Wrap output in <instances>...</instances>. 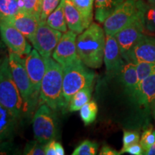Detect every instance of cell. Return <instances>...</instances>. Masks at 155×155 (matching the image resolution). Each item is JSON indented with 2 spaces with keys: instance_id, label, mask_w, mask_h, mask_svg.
<instances>
[{
  "instance_id": "obj_12",
  "label": "cell",
  "mask_w": 155,
  "mask_h": 155,
  "mask_svg": "<svg viewBox=\"0 0 155 155\" xmlns=\"http://www.w3.org/2000/svg\"><path fill=\"white\" fill-rule=\"evenodd\" d=\"M0 35L9 50L17 55H28L32 50L26 37L13 25L4 21H0Z\"/></svg>"
},
{
  "instance_id": "obj_23",
  "label": "cell",
  "mask_w": 155,
  "mask_h": 155,
  "mask_svg": "<svg viewBox=\"0 0 155 155\" xmlns=\"http://www.w3.org/2000/svg\"><path fill=\"white\" fill-rule=\"evenodd\" d=\"M82 17L85 29L92 23L94 0H71Z\"/></svg>"
},
{
  "instance_id": "obj_21",
  "label": "cell",
  "mask_w": 155,
  "mask_h": 155,
  "mask_svg": "<svg viewBox=\"0 0 155 155\" xmlns=\"http://www.w3.org/2000/svg\"><path fill=\"white\" fill-rule=\"evenodd\" d=\"M64 2L65 0H61L56 9L46 19V22L50 27L61 31V32H65L68 31L67 23L64 14Z\"/></svg>"
},
{
  "instance_id": "obj_19",
  "label": "cell",
  "mask_w": 155,
  "mask_h": 155,
  "mask_svg": "<svg viewBox=\"0 0 155 155\" xmlns=\"http://www.w3.org/2000/svg\"><path fill=\"white\" fill-rule=\"evenodd\" d=\"M17 121L16 116L0 104V143L13 134Z\"/></svg>"
},
{
  "instance_id": "obj_14",
  "label": "cell",
  "mask_w": 155,
  "mask_h": 155,
  "mask_svg": "<svg viewBox=\"0 0 155 155\" xmlns=\"http://www.w3.org/2000/svg\"><path fill=\"white\" fill-rule=\"evenodd\" d=\"M126 62H155V38L144 35L124 58Z\"/></svg>"
},
{
  "instance_id": "obj_5",
  "label": "cell",
  "mask_w": 155,
  "mask_h": 155,
  "mask_svg": "<svg viewBox=\"0 0 155 155\" xmlns=\"http://www.w3.org/2000/svg\"><path fill=\"white\" fill-rule=\"evenodd\" d=\"M146 6L144 0H125L103 23L106 35L117 33L142 15Z\"/></svg>"
},
{
  "instance_id": "obj_24",
  "label": "cell",
  "mask_w": 155,
  "mask_h": 155,
  "mask_svg": "<svg viewBox=\"0 0 155 155\" xmlns=\"http://www.w3.org/2000/svg\"><path fill=\"white\" fill-rule=\"evenodd\" d=\"M20 10L18 0H0V21H6Z\"/></svg>"
},
{
  "instance_id": "obj_32",
  "label": "cell",
  "mask_w": 155,
  "mask_h": 155,
  "mask_svg": "<svg viewBox=\"0 0 155 155\" xmlns=\"http://www.w3.org/2000/svg\"><path fill=\"white\" fill-rule=\"evenodd\" d=\"M61 0H42L40 21H46L48 17L56 9Z\"/></svg>"
},
{
  "instance_id": "obj_27",
  "label": "cell",
  "mask_w": 155,
  "mask_h": 155,
  "mask_svg": "<svg viewBox=\"0 0 155 155\" xmlns=\"http://www.w3.org/2000/svg\"><path fill=\"white\" fill-rule=\"evenodd\" d=\"M98 150V144L90 140H85L75 149L73 155H95Z\"/></svg>"
},
{
  "instance_id": "obj_28",
  "label": "cell",
  "mask_w": 155,
  "mask_h": 155,
  "mask_svg": "<svg viewBox=\"0 0 155 155\" xmlns=\"http://www.w3.org/2000/svg\"><path fill=\"white\" fill-rule=\"evenodd\" d=\"M139 78V84L144 79L155 73V62H139L135 64Z\"/></svg>"
},
{
  "instance_id": "obj_11",
  "label": "cell",
  "mask_w": 155,
  "mask_h": 155,
  "mask_svg": "<svg viewBox=\"0 0 155 155\" xmlns=\"http://www.w3.org/2000/svg\"><path fill=\"white\" fill-rule=\"evenodd\" d=\"M25 63L32 85L34 100L38 104V100L40 98L42 81L45 73V63L44 58L35 48L27 55Z\"/></svg>"
},
{
  "instance_id": "obj_38",
  "label": "cell",
  "mask_w": 155,
  "mask_h": 155,
  "mask_svg": "<svg viewBox=\"0 0 155 155\" xmlns=\"http://www.w3.org/2000/svg\"><path fill=\"white\" fill-rule=\"evenodd\" d=\"M144 155H155V142L147 150L144 151Z\"/></svg>"
},
{
  "instance_id": "obj_26",
  "label": "cell",
  "mask_w": 155,
  "mask_h": 155,
  "mask_svg": "<svg viewBox=\"0 0 155 155\" xmlns=\"http://www.w3.org/2000/svg\"><path fill=\"white\" fill-rule=\"evenodd\" d=\"M98 105L94 101H90L80 109V116L85 125L92 124L96 119Z\"/></svg>"
},
{
  "instance_id": "obj_41",
  "label": "cell",
  "mask_w": 155,
  "mask_h": 155,
  "mask_svg": "<svg viewBox=\"0 0 155 155\" xmlns=\"http://www.w3.org/2000/svg\"><path fill=\"white\" fill-rule=\"evenodd\" d=\"M1 62H2V60H0V64H1Z\"/></svg>"
},
{
  "instance_id": "obj_33",
  "label": "cell",
  "mask_w": 155,
  "mask_h": 155,
  "mask_svg": "<svg viewBox=\"0 0 155 155\" xmlns=\"http://www.w3.org/2000/svg\"><path fill=\"white\" fill-rule=\"evenodd\" d=\"M140 137V134L138 131L124 130V131L123 147H122V149H125L131 144L139 142Z\"/></svg>"
},
{
  "instance_id": "obj_36",
  "label": "cell",
  "mask_w": 155,
  "mask_h": 155,
  "mask_svg": "<svg viewBox=\"0 0 155 155\" xmlns=\"http://www.w3.org/2000/svg\"><path fill=\"white\" fill-rule=\"evenodd\" d=\"M99 154L101 155H120L121 154V152H118L111 147L108 146H104L100 151Z\"/></svg>"
},
{
  "instance_id": "obj_9",
  "label": "cell",
  "mask_w": 155,
  "mask_h": 155,
  "mask_svg": "<svg viewBox=\"0 0 155 155\" xmlns=\"http://www.w3.org/2000/svg\"><path fill=\"white\" fill-rule=\"evenodd\" d=\"M77 37L78 34L71 30L63 32L54 50L52 57L63 68L81 61L77 52Z\"/></svg>"
},
{
  "instance_id": "obj_3",
  "label": "cell",
  "mask_w": 155,
  "mask_h": 155,
  "mask_svg": "<svg viewBox=\"0 0 155 155\" xmlns=\"http://www.w3.org/2000/svg\"><path fill=\"white\" fill-rule=\"evenodd\" d=\"M0 104L10 111L18 120L25 112L24 102L13 79L7 56L2 60L0 64Z\"/></svg>"
},
{
  "instance_id": "obj_22",
  "label": "cell",
  "mask_w": 155,
  "mask_h": 155,
  "mask_svg": "<svg viewBox=\"0 0 155 155\" xmlns=\"http://www.w3.org/2000/svg\"><path fill=\"white\" fill-rule=\"evenodd\" d=\"M93 86L86 87L78 91L73 95L70 101L68 110L71 112L80 111L85 104L89 102L91 98Z\"/></svg>"
},
{
  "instance_id": "obj_16",
  "label": "cell",
  "mask_w": 155,
  "mask_h": 155,
  "mask_svg": "<svg viewBox=\"0 0 155 155\" xmlns=\"http://www.w3.org/2000/svg\"><path fill=\"white\" fill-rule=\"evenodd\" d=\"M117 76H119L127 94L134 98L139 86V78L135 64L126 62Z\"/></svg>"
},
{
  "instance_id": "obj_15",
  "label": "cell",
  "mask_w": 155,
  "mask_h": 155,
  "mask_svg": "<svg viewBox=\"0 0 155 155\" xmlns=\"http://www.w3.org/2000/svg\"><path fill=\"white\" fill-rule=\"evenodd\" d=\"M40 19L24 10H19L16 15L4 21L17 28L30 41L40 23Z\"/></svg>"
},
{
  "instance_id": "obj_39",
  "label": "cell",
  "mask_w": 155,
  "mask_h": 155,
  "mask_svg": "<svg viewBox=\"0 0 155 155\" xmlns=\"http://www.w3.org/2000/svg\"><path fill=\"white\" fill-rule=\"evenodd\" d=\"M152 105V109H153V115H154V118L155 120V98H154V101H153Z\"/></svg>"
},
{
  "instance_id": "obj_7",
  "label": "cell",
  "mask_w": 155,
  "mask_h": 155,
  "mask_svg": "<svg viewBox=\"0 0 155 155\" xmlns=\"http://www.w3.org/2000/svg\"><path fill=\"white\" fill-rule=\"evenodd\" d=\"M35 139L42 144L53 140L58 135V120L55 111L46 104H42L32 119Z\"/></svg>"
},
{
  "instance_id": "obj_8",
  "label": "cell",
  "mask_w": 155,
  "mask_h": 155,
  "mask_svg": "<svg viewBox=\"0 0 155 155\" xmlns=\"http://www.w3.org/2000/svg\"><path fill=\"white\" fill-rule=\"evenodd\" d=\"M62 35L61 31L50 27L46 21H40L35 33L30 42L42 58H48L53 55Z\"/></svg>"
},
{
  "instance_id": "obj_34",
  "label": "cell",
  "mask_w": 155,
  "mask_h": 155,
  "mask_svg": "<svg viewBox=\"0 0 155 155\" xmlns=\"http://www.w3.org/2000/svg\"><path fill=\"white\" fill-rule=\"evenodd\" d=\"M120 152H121V154L129 153V154L134 155H143L144 154V149L141 147L140 143L138 142L136 143V144H131L125 149H121Z\"/></svg>"
},
{
  "instance_id": "obj_18",
  "label": "cell",
  "mask_w": 155,
  "mask_h": 155,
  "mask_svg": "<svg viewBox=\"0 0 155 155\" xmlns=\"http://www.w3.org/2000/svg\"><path fill=\"white\" fill-rule=\"evenodd\" d=\"M64 14L69 30L81 34L85 30L83 26L82 17L71 0H65L64 2Z\"/></svg>"
},
{
  "instance_id": "obj_10",
  "label": "cell",
  "mask_w": 155,
  "mask_h": 155,
  "mask_svg": "<svg viewBox=\"0 0 155 155\" xmlns=\"http://www.w3.org/2000/svg\"><path fill=\"white\" fill-rule=\"evenodd\" d=\"M142 16L143 14L114 35L124 59L145 33Z\"/></svg>"
},
{
  "instance_id": "obj_6",
  "label": "cell",
  "mask_w": 155,
  "mask_h": 155,
  "mask_svg": "<svg viewBox=\"0 0 155 155\" xmlns=\"http://www.w3.org/2000/svg\"><path fill=\"white\" fill-rule=\"evenodd\" d=\"M9 64L10 66L13 79L16 83L25 105V111H33L37 105L35 101L32 85L25 67V59L20 55L9 52Z\"/></svg>"
},
{
  "instance_id": "obj_20",
  "label": "cell",
  "mask_w": 155,
  "mask_h": 155,
  "mask_svg": "<svg viewBox=\"0 0 155 155\" xmlns=\"http://www.w3.org/2000/svg\"><path fill=\"white\" fill-rule=\"evenodd\" d=\"M125 0H94L95 18L99 23H104L106 19Z\"/></svg>"
},
{
  "instance_id": "obj_1",
  "label": "cell",
  "mask_w": 155,
  "mask_h": 155,
  "mask_svg": "<svg viewBox=\"0 0 155 155\" xmlns=\"http://www.w3.org/2000/svg\"><path fill=\"white\" fill-rule=\"evenodd\" d=\"M106 33L97 23L92 22L76 40L78 55L86 66L99 68L104 62Z\"/></svg>"
},
{
  "instance_id": "obj_35",
  "label": "cell",
  "mask_w": 155,
  "mask_h": 155,
  "mask_svg": "<svg viewBox=\"0 0 155 155\" xmlns=\"http://www.w3.org/2000/svg\"><path fill=\"white\" fill-rule=\"evenodd\" d=\"M55 140H51L48 141L45 144V155H56L55 153Z\"/></svg>"
},
{
  "instance_id": "obj_29",
  "label": "cell",
  "mask_w": 155,
  "mask_h": 155,
  "mask_svg": "<svg viewBox=\"0 0 155 155\" xmlns=\"http://www.w3.org/2000/svg\"><path fill=\"white\" fill-rule=\"evenodd\" d=\"M22 1L24 5L23 10L33 15L40 20L42 0H22Z\"/></svg>"
},
{
  "instance_id": "obj_13",
  "label": "cell",
  "mask_w": 155,
  "mask_h": 155,
  "mask_svg": "<svg viewBox=\"0 0 155 155\" xmlns=\"http://www.w3.org/2000/svg\"><path fill=\"white\" fill-rule=\"evenodd\" d=\"M104 62L105 63L106 73L111 77L118 75L122 66L126 63L114 35H106Z\"/></svg>"
},
{
  "instance_id": "obj_17",
  "label": "cell",
  "mask_w": 155,
  "mask_h": 155,
  "mask_svg": "<svg viewBox=\"0 0 155 155\" xmlns=\"http://www.w3.org/2000/svg\"><path fill=\"white\" fill-rule=\"evenodd\" d=\"M155 98V73L144 79L139 84L134 99L140 106L148 107Z\"/></svg>"
},
{
  "instance_id": "obj_25",
  "label": "cell",
  "mask_w": 155,
  "mask_h": 155,
  "mask_svg": "<svg viewBox=\"0 0 155 155\" xmlns=\"http://www.w3.org/2000/svg\"><path fill=\"white\" fill-rule=\"evenodd\" d=\"M142 19L144 32L151 35H155V5L147 4Z\"/></svg>"
},
{
  "instance_id": "obj_4",
  "label": "cell",
  "mask_w": 155,
  "mask_h": 155,
  "mask_svg": "<svg viewBox=\"0 0 155 155\" xmlns=\"http://www.w3.org/2000/svg\"><path fill=\"white\" fill-rule=\"evenodd\" d=\"M96 73L81 61L63 68V98L65 108L68 107L72 96L78 91L93 86Z\"/></svg>"
},
{
  "instance_id": "obj_2",
  "label": "cell",
  "mask_w": 155,
  "mask_h": 155,
  "mask_svg": "<svg viewBox=\"0 0 155 155\" xmlns=\"http://www.w3.org/2000/svg\"><path fill=\"white\" fill-rule=\"evenodd\" d=\"M45 73L42 79L40 99L55 111L66 109L63 98V68L50 57L44 58Z\"/></svg>"
},
{
  "instance_id": "obj_40",
  "label": "cell",
  "mask_w": 155,
  "mask_h": 155,
  "mask_svg": "<svg viewBox=\"0 0 155 155\" xmlns=\"http://www.w3.org/2000/svg\"><path fill=\"white\" fill-rule=\"evenodd\" d=\"M148 3L152 4V5H155V0H147Z\"/></svg>"
},
{
  "instance_id": "obj_30",
  "label": "cell",
  "mask_w": 155,
  "mask_h": 155,
  "mask_svg": "<svg viewBox=\"0 0 155 155\" xmlns=\"http://www.w3.org/2000/svg\"><path fill=\"white\" fill-rule=\"evenodd\" d=\"M155 142V130L152 126H149L144 129L140 137V143L144 151L147 150Z\"/></svg>"
},
{
  "instance_id": "obj_31",
  "label": "cell",
  "mask_w": 155,
  "mask_h": 155,
  "mask_svg": "<svg viewBox=\"0 0 155 155\" xmlns=\"http://www.w3.org/2000/svg\"><path fill=\"white\" fill-rule=\"evenodd\" d=\"M45 144L38 140L31 141L26 144L23 154L25 155H45Z\"/></svg>"
},
{
  "instance_id": "obj_37",
  "label": "cell",
  "mask_w": 155,
  "mask_h": 155,
  "mask_svg": "<svg viewBox=\"0 0 155 155\" xmlns=\"http://www.w3.org/2000/svg\"><path fill=\"white\" fill-rule=\"evenodd\" d=\"M55 153L56 155H64L65 154V150H64L63 146L61 143L58 142V141H55Z\"/></svg>"
}]
</instances>
